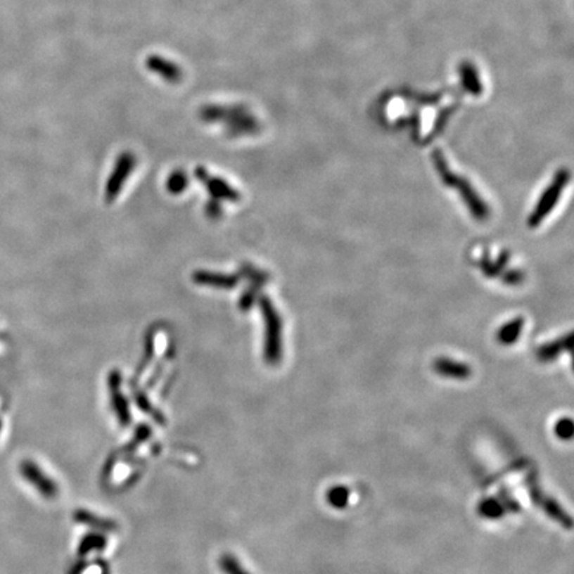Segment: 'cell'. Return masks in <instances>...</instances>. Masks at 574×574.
<instances>
[{
	"label": "cell",
	"mask_w": 574,
	"mask_h": 574,
	"mask_svg": "<svg viewBox=\"0 0 574 574\" xmlns=\"http://www.w3.org/2000/svg\"><path fill=\"white\" fill-rule=\"evenodd\" d=\"M432 161L433 165L436 167L439 176L442 177V182L447 186L451 188H456L461 198L464 200L466 206L471 210V215H473L478 221H484L490 217V208L487 206V203H484V200L478 194V191L473 189V186L466 181V179L456 176L454 172L449 169L444 155L439 149H435L432 153Z\"/></svg>",
	"instance_id": "6da1fadb"
},
{
	"label": "cell",
	"mask_w": 574,
	"mask_h": 574,
	"mask_svg": "<svg viewBox=\"0 0 574 574\" xmlns=\"http://www.w3.org/2000/svg\"><path fill=\"white\" fill-rule=\"evenodd\" d=\"M570 179V173L568 169H560L554 179H551L548 188L541 194L537 203L528 218V227L535 229L540 227L541 222L549 215L550 212L556 208L559 200L561 198L562 191L566 188Z\"/></svg>",
	"instance_id": "7a4b0ae2"
},
{
	"label": "cell",
	"mask_w": 574,
	"mask_h": 574,
	"mask_svg": "<svg viewBox=\"0 0 574 574\" xmlns=\"http://www.w3.org/2000/svg\"><path fill=\"white\" fill-rule=\"evenodd\" d=\"M263 312L266 319L264 359L269 364H278L282 359V323L269 302L263 303Z\"/></svg>",
	"instance_id": "3957f363"
},
{
	"label": "cell",
	"mask_w": 574,
	"mask_h": 574,
	"mask_svg": "<svg viewBox=\"0 0 574 574\" xmlns=\"http://www.w3.org/2000/svg\"><path fill=\"white\" fill-rule=\"evenodd\" d=\"M526 488H528V493L532 499V502L536 504L540 509H542V512H545L547 516H549L550 518H553L556 523H559L560 525L566 528V529H572V517L566 514L561 508V505L556 502L554 499H551L548 496L544 490H541V487L538 485L537 478L532 476H528L525 480Z\"/></svg>",
	"instance_id": "277c9868"
},
{
	"label": "cell",
	"mask_w": 574,
	"mask_h": 574,
	"mask_svg": "<svg viewBox=\"0 0 574 574\" xmlns=\"http://www.w3.org/2000/svg\"><path fill=\"white\" fill-rule=\"evenodd\" d=\"M20 473L24 480L28 481L42 496L47 499H53L59 493V487L55 480L48 476L47 473L32 460H24L20 464Z\"/></svg>",
	"instance_id": "5b68a950"
},
{
	"label": "cell",
	"mask_w": 574,
	"mask_h": 574,
	"mask_svg": "<svg viewBox=\"0 0 574 574\" xmlns=\"http://www.w3.org/2000/svg\"><path fill=\"white\" fill-rule=\"evenodd\" d=\"M121 378H120L119 372L113 371L109 376V393H110V403H112V408L116 414V418L119 419L120 424L122 427L128 426L131 423V412H129V406H128V400L125 399L124 394L121 393Z\"/></svg>",
	"instance_id": "8992f818"
},
{
	"label": "cell",
	"mask_w": 574,
	"mask_h": 574,
	"mask_svg": "<svg viewBox=\"0 0 574 574\" xmlns=\"http://www.w3.org/2000/svg\"><path fill=\"white\" fill-rule=\"evenodd\" d=\"M432 369L438 375H440L442 378H448V379L466 381L472 375L471 366H468L463 362H457L454 359L444 358V357L435 359Z\"/></svg>",
	"instance_id": "52a82bcc"
},
{
	"label": "cell",
	"mask_w": 574,
	"mask_h": 574,
	"mask_svg": "<svg viewBox=\"0 0 574 574\" xmlns=\"http://www.w3.org/2000/svg\"><path fill=\"white\" fill-rule=\"evenodd\" d=\"M572 350V334L562 336L557 340L549 342L547 345L538 347L536 357L542 363H549L551 360L559 358L562 352Z\"/></svg>",
	"instance_id": "ba28073f"
},
{
	"label": "cell",
	"mask_w": 574,
	"mask_h": 574,
	"mask_svg": "<svg viewBox=\"0 0 574 574\" xmlns=\"http://www.w3.org/2000/svg\"><path fill=\"white\" fill-rule=\"evenodd\" d=\"M73 518L76 523L83 524V525L94 528L96 530L100 532H110V530H116L117 529V524L113 520H109L106 517H101L98 514H92L87 509H79L73 514Z\"/></svg>",
	"instance_id": "9c48e42d"
},
{
	"label": "cell",
	"mask_w": 574,
	"mask_h": 574,
	"mask_svg": "<svg viewBox=\"0 0 574 574\" xmlns=\"http://www.w3.org/2000/svg\"><path fill=\"white\" fill-rule=\"evenodd\" d=\"M460 77H461V83L466 89V92H469L471 95L480 96L483 94V84L480 80L478 72L475 65L469 61H463L460 64Z\"/></svg>",
	"instance_id": "30bf717a"
},
{
	"label": "cell",
	"mask_w": 574,
	"mask_h": 574,
	"mask_svg": "<svg viewBox=\"0 0 574 574\" xmlns=\"http://www.w3.org/2000/svg\"><path fill=\"white\" fill-rule=\"evenodd\" d=\"M523 327H524V318L517 317L512 321L505 323L502 326L496 334V339L499 343H502L504 346H511L517 342V339L520 338V335L523 333Z\"/></svg>",
	"instance_id": "8fae6325"
},
{
	"label": "cell",
	"mask_w": 574,
	"mask_h": 574,
	"mask_svg": "<svg viewBox=\"0 0 574 574\" xmlns=\"http://www.w3.org/2000/svg\"><path fill=\"white\" fill-rule=\"evenodd\" d=\"M146 63H148V67L152 71L160 73L167 80L177 82L181 77V75H179L181 71H179V67L172 61H167V60L158 58V56H152L151 59H148Z\"/></svg>",
	"instance_id": "7c38bea8"
},
{
	"label": "cell",
	"mask_w": 574,
	"mask_h": 574,
	"mask_svg": "<svg viewBox=\"0 0 574 574\" xmlns=\"http://www.w3.org/2000/svg\"><path fill=\"white\" fill-rule=\"evenodd\" d=\"M478 512L483 518L497 520V518H502L506 511L499 497H490L478 504Z\"/></svg>",
	"instance_id": "4fadbf2b"
},
{
	"label": "cell",
	"mask_w": 574,
	"mask_h": 574,
	"mask_svg": "<svg viewBox=\"0 0 574 574\" xmlns=\"http://www.w3.org/2000/svg\"><path fill=\"white\" fill-rule=\"evenodd\" d=\"M107 540L101 533H89L82 540L79 545V553L84 556L92 550H101L106 548Z\"/></svg>",
	"instance_id": "5bb4252c"
},
{
	"label": "cell",
	"mask_w": 574,
	"mask_h": 574,
	"mask_svg": "<svg viewBox=\"0 0 574 574\" xmlns=\"http://www.w3.org/2000/svg\"><path fill=\"white\" fill-rule=\"evenodd\" d=\"M326 499L331 506H334L336 509H342L348 504L350 490H347L346 487L336 485L327 492Z\"/></svg>",
	"instance_id": "9a60e30c"
},
{
	"label": "cell",
	"mask_w": 574,
	"mask_h": 574,
	"mask_svg": "<svg viewBox=\"0 0 574 574\" xmlns=\"http://www.w3.org/2000/svg\"><path fill=\"white\" fill-rule=\"evenodd\" d=\"M508 261H509V254H508V251H504L500 255V258L495 263L490 262L488 258H483V261L480 262V267H481L483 273L487 276L495 278L496 275L500 274V272L504 269V266L506 264Z\"/></svg>",
	"instance_id": "2e32d148"
},
{
	"label": "cell",
	"mask_w": 574,
	"mask_h": 574,
	"mask_svg": "<svg viewBox=\"0 0 574 574\" xmlns=\"http://www.w3.org/2000/svg\"><path fill=\"white\" fill-rule=\"evenodd\" d=\"M219 568L225 574H250L239 561L238 559L233 554H224L219 559Z\"/></svg>",
	"instance_id": "e0dca14e"
},
{
	"label": "cell",
	"mask_w": 574,
	"mask_h": 574,
	"mask_svg": "<svg viewBox=\"0 0 574 574\" xmlns=\"http://www.w3.org/2000/svg\"><path fill=\"white\" fill-rule=\"evenodd\" d=\"M554 432L561 440H569L572 438V435H573V423H572V420L568 418L559 420L556 427H554Z\"/></svg>",
	"instance_id": "ac0fdd59"
},
{
	"label": "cell",
	"mask_w": 574,
	"mask_h": 574,
	"mask_svg": "<svg viewBox=\"0 0 574 574\" xmlns=\"http://www.w3.org/2000/svg\"><path fill=\"white\" fill-rule=\"evenodd\" d=\"M499 499H500V502H502V505H504V508H505V511L508 512H518L520 511V504L514 500V497L511 496V493L508 492V490H500L499 492Z\"/></svg>",
	"instance_id": "d6986e66"
},
{
	"label": "cell",
	"mask_w": 574,
	"mask_h": 574,
	"mask_svg": "<svg viewBox=\"0 0 574 574\" xmlns=\"http://www.w3.org/2000/svg\"><path fill=\"white\" fill-rule=\"evenodd\" d=\"M136 402H137V406L140 407L141 409H143L144 412H146V414H149L152 418H155L157 421H160V420H162L161 418V414L158 415L157 414V411H155L153 407L151 406V402L148 400V397L146 396H144L143 394H136Z\"/></svg>",
	"instance_id": "ffe728a7"
},
{
	"label": "cell",
	"mask_w": 574,
	"mask_h": 574,
	"mask_svg": "<svg viewBox=\"0 0 574 574\" xmlns=\"http://www.w3.org/2000/svg\"><path fill=\"white\" fill-rule=\"evenodd\" d=\"M149 435H151V430H149L146 426H141L139 430L136 431L134 438H133L131 444L127 445V451H133L134 448H137V445H139L140 442H145Z\"/></svg>",
	"instance_id": "44dd1931"
},
{
	"label": "cell",
	"mask_w": 574,
	"mask_h": 574,
	"mask_svg": "<svg viewBox=\"0 0 574 574\" xmlns=\"http://www.w3.org/2000/svg\"><path fill=\"white\" fill-rule=\"evenodd\" d=\"M523 279H524V274L518 270H511L502 276V282L506 285H518L523 282Z\"/></svg>",
	"instance_id": "7402d4cb"
},
{
	"label": "cell",
	"mask_w": 574,
	"mask_h": 574,
	"mask_svg": "<svg viewBox=\"0 0 574 574\" xmlns=\"http://www.w3.org/2000/svg\"><path fill=\"white\" fill-rule=\"evenodd\" d=\"M0 431H1V421H0Z\"/></svg>",
	"instance_id": "603a6c76"
}]
</instances>
